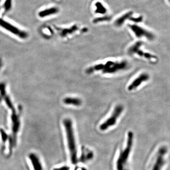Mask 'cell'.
I'll list each match as a JSON object with an SVG mask.
<instances>
[{"label": "cell", "instance_id": "cell-1", "mask_svg": "<svg viewBox=\"0 0 170 170\" xmlns=\"http://www.w3.org/2000/svg\"><path fill=\"white\" fill-rule=\"evenodd\" d=\"M128 64L126 61L113 62L110 61L105 63H99L89 67L86 71L87 74H91L101 71L105 74H113L128 68Z\"/></svg>", "mask_w": 170, "mask_h": 170}, {"label": "cell", "instance_id": "cell-2", "mask_svg": "<svg viewBox=\"0 0 170 170\" xmlns=\"http://www.w3.org/2000/svg\"><path fill=\"white\" fill-rule=\"evenodd\" d=\"M63 123L65 129L68 147L70 153L71 162L73 165H76L78 162V149L73 122L71 119L66 118L63 120Z\"/></svg>", "mask_w": 170, "mask_h": 170}, {"label": "cell", "instance_id": "cell-3", "mask_svg": "<svg viewBox=\"0 0 170 170\" xmlns=\"http://www.w3.org/2000/svg\"><path fill=\"white\" fill-rule=\"evenodd\" d=\"M134 142V134L132 132L128 133L126 145L122 151L117 160L116 168L117 170H126L125 167L127 163L129 155L131 154Z\"/></svg>", "mask_w": 170, "mask_h": 170}, {"label": "cell", "instance_id": "cell-4", "mask_svg": "<svg viewBox=\"0 0 170 170\" xmlns=\"http://www.w3.org/2000/svg\"><path fill=\"white\" fill-rule=\"evenodd\" d=\"M123 110L124 107L122 105H116L109 118L101 124L99 127L101 131H106L109 128L115 125L117 121L123 112Z\"/></svg>", "mask_w": 170, "mask_h": 170}, {"label": "cell", "instance_id": "cell-5", "mask_svg": "<svg viewBox=\"0 0 170 170\" xmlns=\"http://www.w3.org/2000/svg\"><path fill=\"white\" fill-rule=\"evenodd\" d=\"M167 148L162 147L158 150L154 161L151 170H162L165 163V155L167 153Z\"/></svg>", "mask_w": 170, "mask_h": 170}, {"label": "cell", "instance_id": "cell-6", "mask_svg": "<svg viewBox=\"0 0 170 170\" xmlns=\"http://www.w3.org/2000/svg\"><path fill=\"white\" fill-rule=\"evenodd\" d=\"M0 26L21 38H27L28 35V34L25 31H22L21 29H18V28L2 18H0Z\"/></svg>", "mask_w": 170, "mask_h": 170}, {"label": "cell", "instance_id": "cell-7", "mask_svg": "<svg viewBox=\"0 0 170 170\" xmlns=\"http://www.w3.org/2000/svg\"><path fill=\"white\" fill-rule=\"evenodd\" d=\"M143 43L141 41H138L133 44L132 45L129 47L128 49V54L130 55H137L143 57L146 59L151 60L152 59H155L154 56L147 52H145L140 49V47L142 45Z\"/></svg>", "mask_w": 170, "mask_h": 170}, {"label": "cell", "instance_id": "cell-8", "mask_svg": "<svg viewBox=\"0 0 170 170\" xmlns=\"http://www.w3.org/2000/svg\"><path fill=\"white\" fill-rule=\"evenodd\" d=\"M129 28L137 38H141L144 37L150 40H152L154 38V35H153L152 33L139 26L132 25L129 26Z\"/></svg>", "mask_w": 170, "mask_h": 170}, {"label": "cell", "instance_id": "cell-9", "mask_svg": "<svg viewBox=\"0 0 170 170\" xmlns=\"http://www.w3.org/2000/svg\"><path fill=\"white\" fill-rule=\"evenodd\" d=\"M149 76L147 73H142L136 78L134 80H133L128 87V90L129 91L135 90V89L138 88L143 82H147L148 80Z\"/></svg>", "mask_w": 170, "mask_h": 170}, {"label": "cell", "instance_id": "cell-10", "mask_svg": "<svg viewBox=\"0 0 170 170\" xmlns=\"http://www.w3.org/2000/svg\"><path fill=\"white\" fill-rule=\"evenodd\" d=\"M29 158L31 161L34 170H43V166L41 161L37 155L35 153H31L29 155Z\"/></svg>", "mask_w": 170, "mask_h": 170}, {"label": "cell", "instance_id": "cell-11", "mask_svg": "<svg viewBox=\"0 0 170 170\" xmlns=\"http://www.w3.org/2000/svg\"><path fill=\"white\" fill-rule=\"evenodd\" d=\"M63 103L67 105H72L75 106H80L82 101L79 98L75 97H67L63 99Z\"/></svg>", "mask_w": 170, "mask_h": 170}, {"label": "cell", "instance_id": "cell-12", "mask_svg": "<svg viewBox=\"0 0 170 170\" xmlns=\"http://www.w3.org/2000/svg\"><path fill=\"white\" fill-rule=\"evenodd\" d=\"M59 12V9L57 7H52L40 11L38 13V16L40 18H45L56 14Z\"/></svg>", "mask_w": 170, "mask_h": 170}, {"label": "cell", "instance_id": "cell-13", "mask_svg": "<svg viewBox=\"0 0 170 170\" xmlns=\"http://www.w3.org/2000/svg\"><path fill=\"white\" fill-rule=\"evenodd\" d=\"M77 30H78V28L77 26H74L70 28L63 29L60 32V35H61L62 36H66L69 34H72L73 32H75Z\"/></svg>", "mask_w": 170, "mask_h": 170}, {"label": "cell", "instance_id": "cell-14", "mask_svg": "<svg viewBox=\"0 0 170 170\" xmlns=\"http://www.w3.org/2000/svg\"><path fill=\"white\" fill-rule=\"evenodd\" d=\"M12 7V0H6L3 7L5 8V12H7L11 10Z\"/></svg>", "mask_w": 170, "mask_h": 170}, {"label": "cell", "instance_id": "cell-15", "mask_svg": "<svg viewBox=\"0 0 170 170\" xmlns=\"http://www.w3.org/2000/svg\"><path fill=\"white\" fill-rule=\"evenodd\" d=\"M70 167L68 166H63L62 167H59V168H55L54 170H70Z\"/></svg>", "mask_w": 170, "mask_h": 170}, {"label": "cell", "instance_id": "cell-16", "mask_svg": "<svg viewBox=\"0 0 170 170\" xmlns=\"http://www.w3.org/2000/svg\"><path fill=\"white\" fill-rule=\"evenodd\" d=\"M168 1H169L170 2V0H168Z\"/></svg>", "mask_w": 170, "mask_h": 170}]
</instances>
